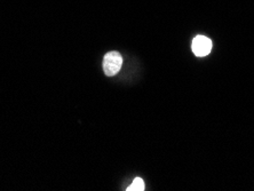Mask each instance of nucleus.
<instances>
[{
    "instance_id": "nucleus-2",
    "label": "nucleus",
    "mask_w": 254,
    "mask_h": 191,
    "mask_svg": "<svg viewBox=\"0 0 254 191\" xmlns=\"http://www.w3.org/2000/svg\"><path fill=\"white\" fill-rule=\"evenodd\" d=\"M191 48L193 54L196 56H206L210 54V52L212 50V41L205 36H197L195 37V39L192 40L191 44Z\"/></svg>"
},
{
    "instance_id": "nucleus-1",
    "label": "nucleus",
    "mask_w": 254,
    "mask_h": 191,
    "mask_svg": "<svg viewBox=\"0 0 254 191\" xmlns=\"http://www.w3.org/2000/svg\"><path fill=\"white\" fill-rule=\"evenodd\" d=\"M123 65V58L118 52H109L103 59V70L108 77H113L119 72Z\"/></svg>"
},
{
    "instance_id": "nucleus-3",
    "label": "nucleus",
    "mask_w": 254,
    "mask_h": 191,
    "mask_svg": "<svg viewBox=\"0 0 254 191\" xmlns=\"http://www.w3.org/2000/svg\"><path fill=\"white\" fill-rule=\"evenodd\" d=\"M127 191H143L144 190V182L143 180L140 178H136L134 180L132 185L126 189Z\"/></svg>"
}]
</instances>
